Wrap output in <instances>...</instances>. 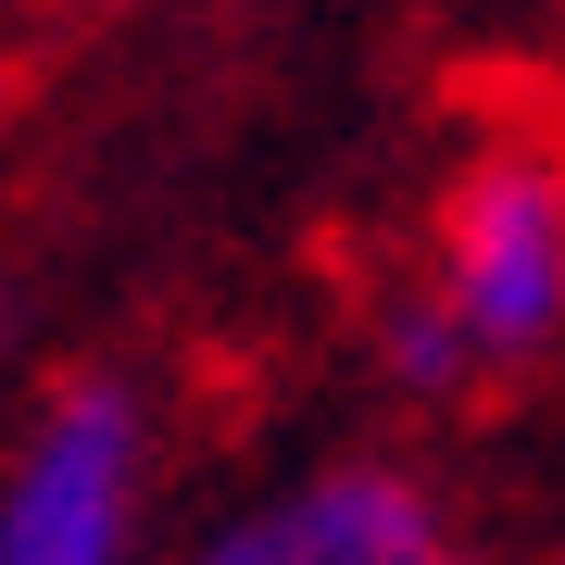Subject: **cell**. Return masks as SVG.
<instances>
[{
	"mask_svg": "<svg viewBox=\"0 0 565 565\" xmlns=\"http://www.w3.org/2000/svg\"><path fill=\"white\" fill-rule=\"evenodd\" d=\"M478 364H527L565 340V163L541 139H503L452 177L440 202V277Z\"/></svg>",
	"mask_w": 565,
	"mask_h": 565,
	"instance_id": "1",
	"label": "cell"
},
{
	"mask_svg": "<svg viewBox=\"0 0 565 565\" xmlns=\"http://www.w3.org/2000/svg\"><path fill=\"white\" fill-rule=\"evenodd\" d=\"M151 415L126 377H63L0 465V565H126L139 553Z\"/></svg>",
	"mask_w": 565,
	"mask_h": 565,
	"instance_id": "2",
	"label": "cell"
},
{
	"mask_svg": "<svg viewBox=\"0 0 565 565\" xmlns=\"http://www.w3.org/2000/svg\"><path fill=\"white\" fill-rule=\"evenodd\" d=\"M415 553H440V515L403 465H315L202 541V565H415Z\"/></svg>",
	"mask_w": 565,
	"mask_h": 565,
	"instance_id": "3",
	"label": "cell"
},
{
	"mask_svg": "<svg viewBox=\"0 0 565 565\" xmlns=\"http://www.w3.org/2000/svg\"><path fill=\"white\" fill-rule=\"evenodd\" d=\"M377 364L415 390V403H452L465 377H478V352H465V327L440 289H403V302H377Z\"/></svg>",
	"mask_w": 565,
	"mask_h": 565,
	"instance_id": "4",
	"label": "cell"
},
{
	"mask_svg": "<svg viewBox=\"0 0 565 565\" xmlns=\"http://www.w3.org/2000/svg\"><path fill=\"white\" fill-rule=\"evenodd\" d=\"M415 565H452V553H415Z\"/></svg>",
	"mask_w": 565,
	"mask_h": 565,
	"instance_id": "5",
	"label": "cell"
}]
</instances>
